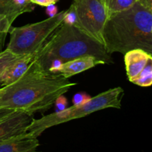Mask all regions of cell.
Listing matches in <instances>:
<instances>
[{
    "instance_id": "6da1fadb",
    "label": "cell",
    "mask_w": 152,
    "mask_h": 152,
    "mask_svg": "<svg viewBox=\"0 0 152 152\" xmlns=\"http://www.w3.org/2000/svg\"><path fill=\"white\" fill-rule=\"evenodd\" d=\"M77 83L59 74L43 70L34 58L26 72L16 81L0 88V110L24 112L29 115L50 109L55 100Z\"/></svg>"
},
{
    "instance_id": "7a4b0ae2",
    "label": "cell",
    "mask_w": 152,
    "mask_h": 152,
    "mask_svg": "<svg viewBox=\"0 0 152 152\" xmlns=\"http://www.w3.org/2000/svg\"><path fill=\"white\" fill-rule=\"evenodd\" d=\"M102 44L108 53L142 49L152 54V10L138 1L106 19Z\"/></svg>"
},
{
    "instance_id": "3957f363",
    "label": "cell",
    "mask_w": 152,
    "mask_h": 152,
    "mask_svg": "<svg viewBox=\"0 0 152 152\" xmlns=\"http://www.w3.org/2000/svg\"><path fill=\"white\" fill-rule=\"evenodd\" d=\"M34 55V60L48 72L54 74L59 65L85 56H93L105 64L113 63L111 54L103 44L79 30L62 22Z\"/></svg>"
},
{
    "instance_id": "277c9868",
    "label": "cell",
    "mask_w": 152,
    "mask_h": 152,
    "mask_svg": "<svg viewBox=\"0 0 152 152\" xmlns=\"http://www.w3.org/2000/svg\"><path fill=\"white\" fill-rule=\"evenodd\" d=\"M124 91L121 87L108 89L99 94L88 101L80 105H74L61 111H55L39 119H32L26 129L31 136L39 137L50 128L68 121L84 117L105 108H121V100Z\"/></svg>"
},
{
    "instance_id": "5b68a950",
    "label": "cell",
    "mask_w": 152,
    "mask_h": 152,
    "mask_svg": "<svg viewBox=\"0 0 152 152\" xmlns=\"http://www.w3.org/2000/svg\"><path fill=\"white\" fill-rule=\"evenodd\" d=\"M65 13L66 10L58 12L53 17L22 27L11 26L6 49L18 56L35 54L63 22Z\"/></svg>"
},
{
    "instance_id": "8992f818",
    "label": "cell",
    "mask_w": 152,
    "mask_h": 152,
    "mask_svg": "<svg viewBox=\"0 0 152 152\" xmlns=\"http://www.w3.org/2000/svg\"><path fill=\"white\" fill-rule=\"evenodd\" d=\"M70 7L74 14L73 25L102 43V32L108 13L102 0H74Z\"/></svg>"
},
{
    "instance_id": "52a82bcc",
    "label": "cell",
    "mask_w": 152,
    "mask_h": 152,
    "mask_svg": "<svg viewBox=\"0 0 152 152\" xmlns=\"http://www.w3.org/2000/svg\"><path fill=\"white\" fill-rule=\"evenodd\" d=\"M124 62L128 79L132 83L152 62V54L142 49H134L125 53Z\"/></svg>"
},
{
    "instance_id": "ba28073f",
    "label": "cell",
    "mask_w": 152,
    "mask_h": 152,
    "mask_svg": "<svg viewBox=\"0 0 152 152\" xmlns=\"http://www.w3.org/2000/svg\"><path fill=\"white\" fill-rule=\"evenodd\" d=\"M33 117L24 112L16 111L0 122V141L26 132Z\"/></svg>"
},
{
    "instance_id": "9c48e42d",
    "label": "cell",
    "mask_w": 152,
    "mask_h": 152,
    "mask_svg": "<svg viewBox=\"0 0 152 152\" xmlns=\"http://www.w3.org/2000/svg\"><path fill=\"white\" fill-rule=\"evenodd\" d=\"M39 145L38 137L25 132L0 141V152H38Z\"/></svg>"
},
{
    "instance_id": "30bf717a",
    "label": "cell",
    "mask_w": 152,
    "mask_h": 152,
    "mask_svg": "<svg viewBox=\"0 0 152 152\" xmlns=\"http://www.w3.org/2000/svg\"><path fill=\"white\" fill-rule=\"evenodd\" d=\"M98 65H105V63L95 56H81L59 65L55 69L54 74H59L65 78L69 79L73 76L91 69Z\"/></svg>"
},
{
    "instance_id": "8fae6325",
    "label": "cell",
    "mask_w": 152,
    "mask_h": 152,
    "mask_svg": "<svg viewBox=\"0 0 152 152\" xmlns=\"http://www.w3.org/2000/svg\"><path fill=\"white\" fill-rule=\"evenodd\" d=\"M35 54H28L19 56L16 59L10 64L1 77L0 85L7 86L20 78L29 68Z\"/></svg>"
},
{
    "instance_id": "7c38bea8",
    "label": "cell",
    "mask_w": 152,
    "mask_h": 152,
    "mask_svg": "<svg viewBox=\"0 0 152 152\" xmlns=\"http://www.w3.org/2000/svg\"><path fill=\"white\" fill-rule=\"evenodd\" d=\"M25 13V10L16 3V0H0V15L8 16L13 22Z\"/></svg>"
},
{
    "instance_id": "4fadbf2b",
    "label": "cell",
    "mask_w": 152,
    "mask_h": 152,
    "mask_svg": "<svg viewBox=\"0 0 152 152\" xmlns=\"http://www.w3.org/2000/svg\"><path fill=\"white\" fill-rule=\"evenodd\" d=\"M107 10L108 17L114 13L132 7L137 0H102Z\"/></svg>"
},
{
    "instance_id": "5bb4252c",
    "label": "cell",
    "mask_w": 152,
    "mask_h": 152,
    "mask_svg": "<svg viewBox=\"0 0 152 152\" xmlns=\"http://www.w3.org/2000/svg\"><path fill=\"white\" fill-rule=\"evenodd\" d=\"M140 87H150L152 84V62H150L143 71L132 82Z\"/></svg>"
},
{
    "instance_id": "9a60e30c",
    "label": "cell",
    "mask_w": 152,
    "mask_h": 152,
    "mask_svg": "<svg viewBox=\"0 0 152 152\" xmlns=\"http://www.w3.org/2000/svg\"><path fill=\"white\" fill-rule=\"evenodd\" d=\"M19 56L18 55H15L14 53H11L10 50L7 49L3 51H0V82H1L3 73L5 71L7 67Z\"/></svg>"
},
{
    "instance_id": "2e32d148",
    "label": "cell",
    "mask_w": 152,
    "mask_h": 152,
    "mask_svg": "<svg viewBox=\"0 0 152 152\" xmlns=\"http://www.w3.org/2000/svg\"><path fill=\"white\" fill-rule=\"evenodd\" d=\"M13 21L7 16L0 15V35L1 34H7L9 30L11 28Z\"/></svg>"
},
{
    "instance_id": "e0dca14e",
    "label": "cell",
    "mask_w": 152,
    "mask_h": 152,
    "mask_svg": "<svg viewBox=\"0 0 152 152\" xmlns=\"http://www.w3.org/2000/svg\"><path fill=\"white\" fill-rule=\"evenodd\" d=\"M53 105H55V108H56V111H61L62 110L65 109L68 105V100L67 98L65 97L64 95H61L57 99L55 100V102Z\"/></svg>"
},
{
    "instance_id": "ac0fdd59",
    "label": "cell",
    "mask_w": 152,
    "mask_h": 152,
    "mask_svg": "<svg viewBox=\"0 0 152 152\" xmlns=\"http://www.w3.org/2000/svg\"><path fill=\"white\" fill-rule=\"evenodd\" d=\"M90 96L85 93H78L75 94L73 97V103L74 105H80L86 102L90 99Z\"/></svg>"
},
{
    "instance_id": "d6986e66",
    "label": "cell",
    "mask_w": 152,
    "mask_h": 152,
    "mask_svg": "<svg viewBox=\"0 0 152 152\" xmlns=\"http://www.w3.org/2000/svg\"><path fill=\"white\" fill-rule=\"evenodd\" d=\"M59 0H30L33 4L42 6V7H47L50 4H55Z\"/></svg>"
},
{
    "instance_id": "ffe728a7",
    "label": "cell",
    "mask_w": 152,
    "mask_h": 152,
    "mask_svg": "<svg viewBox=\"0 0 152 152\" xmlns=\"http://www.w3.org/2000/svg\"><path fill=\"white\" fill-rule=\"evenodd\" d=\"M46 7V14L48 17H53L58 13V7L55 4H50Z\"/></svg>"
},
{
    "instance_id": "44dd1931",
    "label": "cell",
    "mask_w": 152,
    "mask_h": 152,
    "mask_svg": "<svg viewBox=\"0 0 152 152\" xmlns=\"http://www.w3.org/2000/svg\"><path fill=\"white\" fill-rule=\"evenodd\" d=\"M16 111H9V110H0V122L2 121V120H5L6 118L9 117L10 116H11L12 114H14Z\"/></svg>"
},
{
    "instance_id": "7402d4cb",
    "label": "cell",
    "mask_w": 152,
    "mask_h": 152,
    "mask_svg": "<svg viewBox=\"0 0 152 152\" xmlns=\"http://www.w3.org/2000/svg\"><path fill=\"white\" fill-rule=\"evenodd\" d=\"M138 2L148 10H152V0H137Z\"/></svg>"
},
{
    "instance_id": "603a6c76",
    "label": "cell",
    "mask_w": 152,
    "mask_h": 152,
    "mask_svg": "<svg viewBox=\"0 0 152 152\" xmlns=\"http://www.w3.org/2000/svg\"><path fill=\"white\" fill-rule=\"evenodd\" d=\"M6 35H7V34H1V35H0V50L2 48V46L3 44H4V39H5Z\"/></svg>"
}]
</instances>
